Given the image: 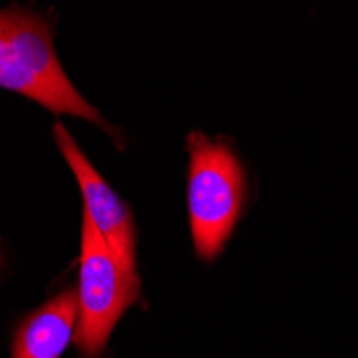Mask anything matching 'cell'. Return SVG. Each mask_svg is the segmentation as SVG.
I'll use <instances>...</instances> for the list:
<instances>
[{
	"label": "cell",
	"mask_w": 358,
	"mask_h": 358,
	"mask_svg": "<svg viewBox=\"0 0 358 358\" xmlns=\"http://www.w3.org/2000/svg\"><path fill=\"white\" fill-rule=\"evenodd\" d=\"M0 86L56 114L106 124L60 67L48 22L30 11H0Z\"/></svg>",
	"instance_id": "obj_1"
},
{
	"label": "cell",
	"mask_w": 358,
	"mask_h": 358,
	"mask_svg": "<svg viewBox=\"0 0 358 358\" xmlns=\"http://www.w3.org/2000/svg\"><path fill=\"white\" fill-rule=\"evenodd\" d=\"M247 193L232 146L204 134L189 136V217L195 253L215 259L230 238Z\"/></svg>",
	"instance_id": "obj_2"
},
{
	"label": "cell",
	"mask_w": 358,
	"mask_h": 358,
	"mask_svg": "<svg viewBox=\"0 0 358 358\" xmlns=\"http://www.w3.org/2000/svg\"><path fill=\"white\" fill-rule=\"evenodd\" d=\"M54 138L64 157V161L71 166L84 198V215L92 221L94 230L101 234L110 251L122 264V268L138 277L136 266V225L134 217L129 213L127 204L118 198V193L101 178L86 155L78 148L76 140L67 131V127L56 122L54 124Z\"/></svg>",
	"instance_id": "obj_4"
},
{
	"label": "cell",
	"mask_w": 358,
	"mask_h": 358,
	"mask_svg": "<svg viewBox=\"0 0 358 358\" xmlns=\"http://www.w3.org/2000/svg\"><path fill=\"white\" fill-rule=\"evenodd\" d=\"M0 262H3V257H0Z\"/></svg>",
	"instance_id": "obj_6"
},
{
	"label": "cell",
	"mask_w": 358,
	"mask_h": 358,
	"mask_svg": "<svg viewBox=\"0 0 358 358\" xmlns=\"http://www.w3.org/2000/svg\"><path fill=\"white\" fill-rule=\"evenodd\" d=\"M140 296V279L129 275L110 251L92 221L82 219L80 257V320L76 345L86 358L99 356L129 305Z\"/></svg>",
	"instance_id": "obj_3"
},
{
	"label": "cell",
	"mask_w": 358,
	"mask_h": 358,
	"mask_svg": "<svg viewBox=\"0 0 358 358\" xmlns=\"http://www.w3.org/2000/svg\"><path fill=\"white\" fill-rule=\"evenodd\" d=\"M78 320V292H62L22 322L13 341V358H58L76 335Z\"/></svg>",
	"instance_id": "obj_5"
}]
</instances>
